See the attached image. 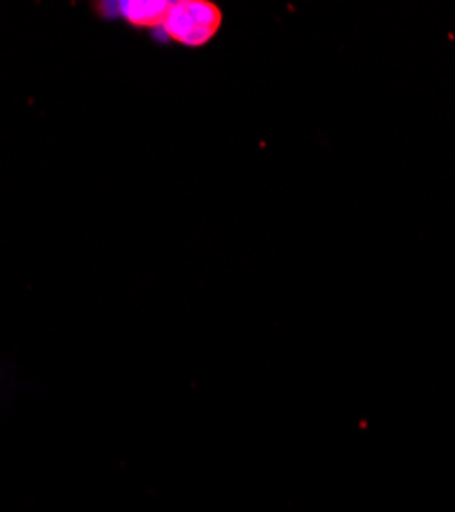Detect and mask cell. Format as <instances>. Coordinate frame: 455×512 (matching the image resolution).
<instances>
[{
    "label": "cell",
    "instance_id": "cell-1",
    "mask_svg": "<svg viewBox=\"0 0 455 512\" xmlns=\"http://www.w3.org/2000/svg\"><path fill=\"white\" fill-rule=\"evenodd\" d=\"M222 25V11L208 0H179L162 21V31L169 39L179 41L187 48H201L218 33Z\"/></svg>",
    "mask_w": 455,
    "mask_h": 512
},
{
    "label": "cell",
    "instance_id": "cell-2",
    "mask_svg": "<svg viewBox=\"0 0 455 512\" xmlns=\"http://www.w3.org/2000/svg\"><path fill=\"white\" fill-rule=\"evenodd\" d=\"M169 9V0H123V3H117V13L138 27H160Z\"/></svg>",
    "mask_w": 455,
    "mask_h": 512
}]
</instances>
